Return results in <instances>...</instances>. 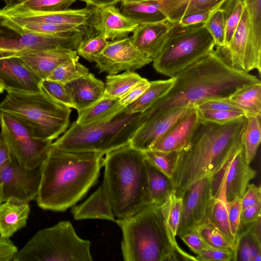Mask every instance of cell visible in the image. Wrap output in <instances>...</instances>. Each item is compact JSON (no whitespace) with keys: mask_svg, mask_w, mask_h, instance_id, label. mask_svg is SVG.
<instances>
[{"mask_svg":"<svg viewBox=\"0 0 261 261\" xmlns=\"http://www.w3.org/2000/svg\"><path fill=\"white\" fill-rule=\"evenodd\" d=\"M174 78L170 90L144 112V119L173 109L195 108L212 98H228L239 89L260 82L256 76L232 66L214 49Z\"/></svg>","mask_w":261,"mask_h":261,"instance_id":"1","label":"cell"},{"mask_svg":"<svg viewBox=\"0 0 261 261\" xmlns=\"http://www.w3.org/2000/svg\"><path fill=\"white\" fill-rule=\"evenodd\" d=\"M103 155L72 152L52 143L40 167L41 180L36 199L44 210L64 212L75 205L96 182Z\"/></svg>","mask_w":261,"mask_h":261,"instance_id":"2","label":"cell"},{"mask_svg":"<svg viewBox=\"0 0 261 261\" xmlns=\"http://www.w3.org/2000/svg\"><path fill=\"white\" fill-rule=\"evenodd\" d=\"M246 124L245 116L224 124L199 120L189 141L178 152L172 178L177 195L181 196L195 181L220 169L242 146Z\"/></svg>","mask_w":261,"mask_h":261,"instance_id":"3","label":"cell"},{"mask_svg":"<svg viewBox=\"0 0 261 261\" xmlns=\"http://www.w3.org/2000/svg\"><path fill=\"white\" fill-rule=\"evenodd\" d=\"M168 199L115 222L122 233L124 261L196 260L178 245L167 222Z\"/></svg>","mask_w":261,"mask_h":261,"instance_id":"4","label":"cell"},{"mask_svg":"<svg viewBox=\"0 0 261 261\" xmlns=\"http://www.w3.org/2000/svg\"><path fill=\"white\" fill-rule=\"evenodd\" d=\"M102 185L116 219L132 216L154 204L143 151L129 143L106 154Z\"/></svg>","mask_w":261,"mask_h":261,"instance_id":"5","label":"cell"},{"mask_svg":"<svg viewBox=\"0 0 261 261\" xmlns=\"http://www.w3.org/2000/svg\"><path fill=\"white\" fill-rule=\"evenodd\" d=\"M6 91L0 103V112L21 121L35 138L53 141L65 132L70 122L71 108L54 100L41 90Z\"/></svg>","mask_w":261,"mask_h":261,"instance_id":"6","label":"cell"},{"mask_svg":"<svg viewBox=\"0 0 261 261\" xmlns=\"http://www.w3.org/2000/svg\"><path fill=\"white\" fill-rule=\"evenodd\" d=\"M143 113H127L124 108L109 120L81 126L75 121L53 144L63 150L107 153L130 142L143 123Z\"/></svg>","mask_w":261,"mask_h":261,"instance_id":"7","label":"cell"},{"mask_svg":"<svg viewBox=\"0 0 261 261\" xmlns=\"http://www.w3.org/2000/svg\"><path fill=\"white\" fill-rule=\"evenodd\" d=\"M91 242L81 238L67 221L38 231L13 261H90Z\"/></svg>","mask_w":261,"mask_h":261,"instance_id":"8","label":"cell"},{"mask_svg":"<svg viewBox=\"0 0 261 261\" xmlns=\"http://www.w3.org/2000/svg\"><path fill=\"white\" fill-rule=\"evenodd\" d=\"M215 46L204 23L181 25L171 29L159 56L152 61L154 69L174 77L209 54Z\"/></svg>","mask_w":261,"mask_h":261,"instance_id":"9","label":"cell"},{"mask_svg":"<svg viewBox=\"0 0 261 261\" xmlns=\"http://www.w3.org/2000/svg\"><path fill=\"white\" fill-rule=\"evenodd\" d=\"M1 134L12 158L28 169L40 167L53 141L34 137L31 130L15 117L0 112Z\"/></svg>","mask_w":261,"mask_h":261,"instance_id":"10","label":"cell"},{"mask_svg":"<svg viewBox=\"0 0 261 261\" xmlns=\"http://www.w3.org/2000/svg\"><path fill=\"white\" fill-rule=\"evenodd\" d=\"M256 175V170L246 160L244 150L242 146L219 170L211 175V196L213 198H216L225 191L227 202L241 198L250 181Z\"/></svg>","mask_w":261,"mask_h":261,"instance_id":"11","label":"cell"},{"mask_svg":"<svg viewBox=\"0 0 261 261\" xmlns=\"http://www.w3.org/2000/svg\"><path fill=\"white\" fill-rule=\"evenodd\" d=\"M41 180L40 167L28 169L12 160L0 168V202L29 203L36 200Z\"/></svg>","mask_w":261,"mask_h":261,"instance_id":"12","label":"cell"},{"mask_svg":"<svg viewBox=\"0 0 261 261\" xmlns=\"http://www.w3.org/2000/svg\"><path fill=\"white\" fill-rule=\"evenodd\" d=\"M93 9L94 7L87 6L77 9L45 11L32 9L19 3H14L0 9V13L18 24H66L82 27L86 30Z\"/></svg>","mask_w":261,"mask_h":261,"instance_id":"13","label":"cell"},{"mask_svg":"<svg viewBox=\"0 0 261 261\" xmlns=\"http://www.w3.org/2000/svg\"><path fill=\"white\" fill-rule=\"evenodd\" d=\"M151 62L150 58L135 46L128 37L108 41L95 61L99 72L108 74H116L122 71H135Z\"/></svg>","mask_w":261,"mask_h":261,"instance_id":"14","label":"cell"},{"mask_svg":"<svg viewBox=\"0 0 261 261\" xmlns=\"http://www.w3.org/2000/svg\"><path fill=\"white\" fill-rule=\"evenodd\" d=\"M211 181V175L203 177L188 187L181 195L182 206L177 236L185 234L206 221L212 199Z\"/></svg>","mask_w":261,"mask_h":261,"instance_id":"15","label":"cell"},{"mask_svg":"<svg viewBox=\"0 0 261 261\" xmlns=\"http://www.w3.org/2000/svg\"><path fill=\"white\" fill-rule=\"evenodd\" d=\"M138 25L124 15L115 5L94 7L87 36L93 32L107 40L121 39L128 37Z\"/></svg>","mask_w":261,"mask_h":261,"instance_id":"16","label":"cell"},{"mask_svg":"<svg viewBox=\"0 0 261 261\" xmlns=\"http://www.w3.org/2000/svg\"><path fill=\"white\" fill-rule=\"evenodd\" d=\"M192 108L173 109L162 114L145 118L132 137L130 145L142 151L151 149L169 128Z\"/></svg>","mask_w":261,"mask_h":261,"instance_id":"17","label":"cell"},{"mask_svg":"<svg viewBox=\"0 0 261 261\" xmlns=\"http://www.w3.org/2000/svg\"><path fill=\"white\" fill-rule=\"evenodd\" d=\"M177 22L166 19L140 24L130 38L135 46L152 62L161 53L170 30Z\"/></svg>","mask_w":261,"mask_h":261,"instance_id":"18","label":"cell"},{"mask_svg":"<svg viewBox=\"0 0 261 261\" xmlns=\"http://www.w3.org/2000/svg\"><path fill=\"white\" fill-rule=\"evenodd\" d=\"M41 81L20 58L0 60V84L6 91H39Z\"/></svg>","mask_w":261,"mask_h":261,"instance_id":"19","label":"cell"},{"mask_svg":"<svg viewBox=\"0 0 261 261\" xmlns=\"http://www.w3.org/2000/svg\"><path fill=\"white\" fill-rule=\"evenodd\" d=\"M199 120L197 109L192 108L174 124L151 149L165 152L180 151L189 141Z\"/></svg>","mask_w":261,"mask_h":261,"instance_id":"20","label":"cell"},{"mask_svg":"<svg viewBox=\"0 0 261 261\" xmlns=\"http://www.w3.org/2000/svg\"><path fill=\"white\" fill-rule=\"evenodd\" d=\"M79 57L76 50L58 47L36 51L20 58L41 80L46 79L59 65Z\"/></svg>","mask_w":261,"mask_h":261,"instance_id":"21","label":"cell"},{"mask_svg":"<svg viewBox=\"0 0 261 261\" xmlns=\"http://www.w3.org/2000/svg\"><path fill=\"white\" fill-rule=\"evenodd\" d=\"M249 19L245 71L261 72V0H244Z\"/></svg>","mask_w":261,"mask_h":261,"instance_id":"22","label":"cell"},{"mask_svg":"<svg viewBox=\"0 0 261 261\" xmlns=\"http://www.w3.org/2000/svg\"><path fill=\"white\" fill-rule=\"evenodd\" d=\"M66 84L70 92L73 109L77 111L90 107L104 96L105 83L91 73Z\"/></svg>","mask_w":261,"mask_h":261,"instance_id":"23","label":"cell"},{"mask_svg":"<svg viewBox=\"0 0 261 261\" xmlns=\"http://www.w3.org/2000/svg\"><path fill=\"white\" fill-rule=\"evenodd\" d=\"M71 212L76 220L99 219L115 222L116 220L109 195L102 184L85 201L72 206Z\"/></svg>","mask_w":261,"mask_h":261,"instance_id":"24","label":"cell"},{"mask_svg":"<svg viewBox=\"0 0 261 261\" xmlns=\"http://www.w3.org/2000/svg\"><path fill=\"white\" fill-rule=\"evenodd\" d=\"M30 207L28 203L8 200L0 204V236L9 238L24 227Z\"/></svg>","mask_w":261,"mask_h":261,"instance_id":"25","label":"cell"},{"mask_svg":"<svg viewBox=\"0 0 261 261\" xmlns=\"http://www.w3.org/2000/svg\"><path fill=\"white\" fill-rule=\"evenodd\" d=\"M169 20L179 22L184 16L222 6L225 0H154Z\"/></svg>","mask_w":261,"mask_h":261,"instance_id":"26","label":"cell"},{"mask_svg":"<svg viewBox=\"0 0 261 261\" xmlns=\"http://www.w3.org/2000/svg\"><path fill=\"white\" fill-rule=\"evenodd\" d=\"M124 108L119 99L103 96L90 107L78 111L75 121L81 126L100 123L110 120Z\"/></svg>","mask_w":261,"mask_h":261,"instance_id":"27","label":"cell"},{"mask_svg":"<svg viewBox=\"0 0 261 261\" xmlns=\"http://www.w3.org/2000/svg\"><path fill=\"white\" fill-rule=\"evenodd\" d=\"M120 8L124 15L139 24L168 19L154 0L121 3Z\"/></svg>","mask_w":261,"mask_h":261,"instance_id":"28","label":"cell"},{"mask_svg":"<svg viewBox=\"0 0 261 261\" xmlns=\"http://www.w3.org/2000/svg\"><path fill=\"white\" fill-rule=\"evenodd\" d=\"M145 165L148 187L152 202L154 204H162L168 199L174 190L172 180L146 158Z\"/></svg>","mask_w":261,"mask_h":261,"instance_id":"29","label":"cell"},{"mask_svg":"<svg viewBox=\"0 0 261 261\" xmlns=\"http://www.w3.org/2000/svg\"><path fill=\"white\" fill-rule=\"evenodd\" d=\"M174 81V77L165 80L150 81L148 88L138 99L125 107V111L128 114L145 112L170 90Z\"/></svg>","mask_w":261,"mask_h":261,"instance_id":"30","label":"cell"},{"mask_svg":"<svg viewBox=\"0 0 261 261\" xmlns=\"http://www.w3.org/2000/svg\"><path fill=\"white\" fill-rule=\"evenodd\" d=\"M228 99L244 113L246 117L261 115V82L239 89Z\"/></svg>","mask_w":261,"mask_h":261,"instance_id":"31","label":"cell"},{"mask_svg":"<svg viewBox=\"0 0 261 261\" xmlns=\"http://www.w3.org/2000/svg\"><path fill=\"white\" fill-rule=\"evenodd\" d=\"M3 23L19 35L25 33H30L42 35H58L75 32H85L84 30L85 29V28L71 25L41 23L18 24L5 17Z\"/></svg>","mask_w":261,"mask_h":261,"instance_id":"32","label":"cell"},{"mask_svg":"<svg viewBox=\"0 0 261 261\" xmlns=\"http://www.w3.org/2000/svg\"><path fill=\"white\" fill-rule=\"evenodd\" d=\"M227 203L224 194L212 197L205 221L212 223L236 247V243L230 231Z\"/></svg>","mask_w":261,"mask_h":261,"instance_id":"33","label":"cell"},{"mask_svg":"<svg viewBox=\"0 0 261 261\" xmlns=\"http://www.w3.org/2000/svg\"><path fill=\"white\" fill-rule=\"evenodd\" d=\"M142 78L134 71L130 70L119 74H109L106 79L104 96L119 99Z\"/></svg>","mask_w":261,"mask_h":261,"instance_id":"34","label":"cell"},{"mask_svg":"<svg viewBox=\"0 0 261 261\" xmlns=\"http://www.w3.org/2000/svg\"><path fill=\"white\" fill-rule=\"evenodd\" d=\"M261 115L246 117V126L242 144L247 162L250 164L254 159L261 141Z\"/></svg>","mask_w":261,"mask_h":261,"instance_id":"35","label":"cell"},{"mask_svg":"<svg viewBox=\"0 0 261 261\" xmlns=\"http://www.w3.org/2000/svg\"><path fill=\"white\" fill-rule=\"evenodd\" d=\"M79 59L73 58L62 63L46 79L66 84L89 73L88 68L81 64Z\"/></svg>","mask_w":261,"mask_h":261,"instance_id":"36","label":"cell"},{"mask_svg":"<svg viewBox=\"0 0 261 261\" xmlns=\"http://www.w3.org/2000/svg\"><path fill=\"white\" fill-rule=\"evenodd\" d=\"M109 41L98 34L87 36L80 41L76 51L78 55L90 62L99 57Z\"/></svg>","mask_w":261,"mask_h":261,"instance_id":"37","label":"cell"},{"mask_svg":"<svg viewBox=\"0 0 261 261\" xmlns=\"http://www.w3.org/2000/svg\"><path fill=\"white\" fill-rule=\"evenodd\" d=\"M244 6V0H225L221 7L225 16L226 46L239 23Z\"/></svg>","mask_w":261,"mask_h":261,"instance_id":"38","label":"cell"},{"mask_svg":"<svg viewBox=\"0 0 261 261\" xmlns=\"http://www.w3.org/2000/svg\"><path fill=\"white\" fill-rule=\"evenodd\" d=\"M143 152L154 167L172 179L178 151L165 152L150 149Z\"/></svg>","mask_w":261,"mask_h":261,"instance_id":"39","label":"cell"},{"mask_svg":"<svg viewBox=\"0 0 261 261\" xmlns=\"http://www.w3.org/2000/svg\"><path fill=\"white\" fill-rule=\"evenodd\" d=\"M197 229L202 238L209 246L235 251L234 245L210 222L205 221L197 227Z\"/></svg>","mask_w":261,"mask_h":261,"instance_id":"40","label":"cell"},{"mask_svg":"<svg viewBox=\"0 0 261 261\" xmlns=\"http://www.w3.org/2000/svg\"><path fill=\"white\" fill-rule=\"evenodd\" d=\"M204 24L213 37L216 47L226 46L225 16L221 7L211 14Z\"/></svg>","mask_w":261,"mask_h":261,"instance_id":"41","label":"cell"},{"mask_svg":"<svg viewBox=\"0 0 261 261\" xmlns=\"http://www.w3.org/2000/svg\"><path fill=\"white\" fill-rule=\"evenodd\" d=\"M40 90L54 100L73 108V104L69 90L66 84L44 79L41 81L39 84Z\"/></svg>","mask_w":261,"mask_h":261,"instance_id":"42","label":"cell"},{"mask_svg":"<svg viewBox=\"0 0 261 261\" xmlns=\"http://www.w3.org/2000/svg\"><path fill=\"white\" fill-rule=\"evenodd\" d=\"M182 206L181 196L177 195L173 190L168 198L166 218L169 229L175 238L177 236L180 223Z\"/></svg>","mask_w":261,"mask_h":261,"instance_id":"43","label":"cell"},{"mask_svg":"<svg viewBox=\"0 0 261 261\" xmlns=\"http://www.w3.org/2000/svg\"><path fill=\"white\" fill-rule=\"evenodd\" d=\"M77 0H20L14 3H19L38 10L57 11L68 9Z\"/></svg>","mask_w":261,"mask_h":261,"instance_id":"44","label":"cell"},{"mask_svg":"<svg viewBox=\"0 0 261 261\" xmlns=\"http://www.w3.org/2000/svg\"><path fill=\"white\" fill-rule=\"evenodd\" d=\"M197 110L200 120L218 124L226 123L242 117L245 116V115L243 112L239 111L215 110Z\"/></svg>","mask_w":261,"mask_h":261,"instance_id":"45","label":"cell"},{"mask_svg":"<svg viewBox=\"0 0 261 261\" xmlns=\"http://www.w3.org/2000/svg\"><path fill=\"white\" fill-rule=\"evenodd\" d=\"M227 206L230 231L237 243L241 226V215L242 210L241 198H237L227 202Z\"/></svg>","mask_w":261,"mask_h":261,"instance_id":"46","label":"cell"},{"mask_svg":"<svg viewBox=\"0 0 261 261\" xmlns=\"http://www.w3.org/2000/svg\"><path fill=\"white\" fill-rule=\"evenodd\" d=\"M195 257L198 261H235V251L210 247Z\"/></svg>","mask_w":261,"mask_h":261,"instance_id":"47","label":"cell"},{"mask_svg":"<svg viewBox=\"0 0 261 261\" xmlns=\"http://www.w3.org/2000/svg\"><path fill=\"white\" fill-rule=\"evenodd\" d=\"M184 243L196 255L210 247L199 233L197 228L179 237Z\"/></svg>","mask_w":261,"mask_h":261,"instance_id":"48","label":"cell"},{"mask_svg":"<svg viewBox=\"0 0 261 261\" xmlns=\"http://www.w3.org/2000/svg\"><path fill=\"white\" fill-rule=\"evenodd\" d=\"M251 245L247 229L239 233L235 247V261H251Z\"/></svg>","mask_w":261,"mask_h":261,"instance_id":"49","label":"cell"},{"mask_svg":"<svg viewBox=\"0 0 261 261\" xmlns=\"http://www.w3.org/2000/svg\"><path fill=\"white\" fill-rule=\"evenodd\" d=\"M195 108L198 110H228L243 112L241 110L233 104L229 100L228 98L210 99L201 102Z\"/></svg>","mask_w":261,"mask_h":261,"instance_id":"50","label":"cell"},{"mask_svg":"<svg viewBox=\"0 0 261 261\" xmlns=\"http://www.w3.org/2000/svg\"><path fill=\"white\" fill-rule=\"evenodd\" d=\"M150 85V81L145 78L142 79L126 93L119 99L120 103L124 107L138 99Z\"/></svg>","mask_w":261,"mask_h":261,"instance_id":"51","label":"cell"},{"mask_svg":"<svg viewBox=\"0 0 261 261\" xmlns=\"http://www.w3.org/2000/svg\"><path fill=\"white\" fill-rule=\"evenodd\" d=\"M242 210L261 203V188L260 186L248 184L245 192L241 198Z\"/></svg>","mask_w":261,"mask_h":261,"instance_id":"52","label":"cell"},{"mask_svg":"<svg viewBox=\"0 0 261 261\" xmlns=\"http://www.w3.org/2000/svg\"><path fill=\"white\" fill-rule=\"evenodd\" d=\"M218 6L211 9H207L194 12L182 17L178 22L181 25H188L204 23L211 14L217 9Z\"/></svg>","mask_w":261,"mask_h":261,"instance_id":"53","label":"cell"},{"mask_svg":"<svg viewBox=\"0 0 261 261\" xmlns=\"http://www.w3.org/2000/svg\"><path fill=\"white\" fill-rule=\"evenodd\" d=\"M18 250L9 238L0 236V261H13Z\"/></svg>","mask_w":261,"mask_h":261,"instance_id":"54","label":"cell"},{"mask_svg":"<svg viewBox=\"0 0 261 261\" xmlns=\"http://www.w3.org/2000/svg\"><path fill=\"white\" fill-rule=\"evenodd\" d=\"M261 203L248 207L242 210L241 215V224L247 225L255 222L261 217Z\"/></svg>","mask_w":261,"mask_h":261,"instance_id":"55","label":"cell"},{"mask_svg":"<svg viewBox=\"0 0 261 261\" xmlns=\"http://www.w3.org/2000/svg\"><path fill=\"white\" fill-rule=\"evenodd\" d=\"M12 159L7 145L0 136V168L10 162Z\"/></svg>","mask_w":261,"mask_h":261,"instance_id":"56","label":"cell"},{"mask_svg":"<svg viewBox=\"0 0 261 261\" xmlns=\"http://www.w3.org/2000/svg\"><path fill=\"white\" fill-rule=\"evenodd\" d=\"M84 2L87 6L101 7L109 5H116L120 0H80Z\"/></svg>","mask_w":261,"mask_h":261,"instance_id":"57","label":"cell"},{"mask_svg":"<svg viewBox=\"0 0 261 261\" xmlns=\"http://www.w3.org/2000/svg\"><path fill=\"white\" fill-rule=\"evenodd\" d=\"M5 17L0 13V41L4 38L18 35L3 23Z\"/></svg>","mask_w":261,"mask_h":261,"instance_id":"58","label":"cell"},{"mask_svg":"<svg viewBox=\"0 0 261 261\" xmlns=\"http://www.w3.org/2000/svg\"><path fill=\"white\" fill-rule=\"evenodd\" d=\"M147 1V0H120V2H121V3H128L141 2V1Z\"/></svg>","mask_w":261,"mask_h":261,"instance_id":"59","label":"cell"},{"mask_svg":"<svg viewBox=\"0 0 261 261\" xmlns=\"http://www.w3.org/2000/svg\"><path fill=\"white\" fill-rule=\"evenodd\" d=\"M4 1L6 3V6H9V5H10L14 3L17 0H4Z\"/></svg>","mask_w":261,"mask_h":261,"instance_id":"60","label":"cell"},{"mask_svg":"<svg viewBox=\"0 0 261 261\" xmlns=\"http://www.w3.org/2000/svg\"><path fill=\"white\" fill-rule=\"evenodd\" d=\"M4 89L3 88V87H2V86L0 84V93H3V91H4Z\"/></svg>","mask_w":261,"mask_h":261,"instance_id":"61","label":"cell"},{"mask_svg":"<svg viewBox=\"0 0 261 261\" xmlns=\"http://www.w3.org/2000/svg\"><path fill=\"white\" fill-rule=\"evenodd\" d=\"M20 1V0H17V1L16 2H15V3H16V2H18V1Z\"/></svg>","mask_w":261,"mask_h":261,"instance_id":"62","label":"cell"},{"mask_svg":"<svg viewBox=\"0 0 261 261\" xmlns=\"http://www.w3.org/2000/svg\"><path fill=\"white\" fill-rule=\"evenodd\" d=\"M1 204V202H0V204Z\"/></svg>","mask_w":261,"mask_h":261,"instance_id":"63","label":"cell"}]
</instances>
